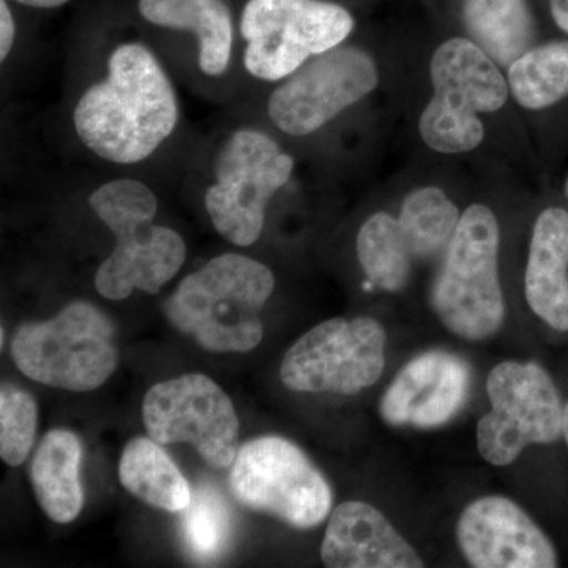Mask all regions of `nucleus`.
Here are the masks:
<instances>
[{"label":"nucleus","mask_w":568,"mask_h":568,"mask_svg":"<svg viewBox=\"0 0 568 568\" xmlns=\"http://www.w3.org/2000/svg\"><path fill=\"white\" fill-rule=\"evenodd\" d=\"M179 104L173 84L149 48H115L108 74L82 93L74 132L89 151L115 164L149 159L173 134Z\"/></svg>","instance_id":"obj_1"},{"label":"nucleus","mask_w":568,"mask_h":568,"mask_svg":"<svg viewBox=\"0 0 568 568\" xmlns=\"http://www.w3.org/2000/svg\"><path fill=\"white\" fill-rule=\"evenodd\" d=\"M386 332L372 317L325 321L290 347L280 368L284 387L355 395L376 384L386 366Z\"/></svg>","instance_id":"obj_11"},{"label":"nucleus","mask_w":568,"mask_h":568,"mask_svg":"<svg viewBox=\"0 0 568 568\" xmlns=\"http://www.w3.org/2000/svg\"><path fill=\"white\" fill-rule=\"evenodd\" d=\"M14 37H17V26H14L13 14L7 6V0H0V61L3 62L9 58Z\"/></svg>","instance_id":"obj_27"},{"label":"nucleus","mask_w":568,"mask_h":568,"mask_svg":"<svg viewBox=\"0 0 568 568\" xmlns=\"http://www.w3.org/2000/svg\"><path fill=\"white\" fill-rule=\"evenodd\" d=\"M463 14L470 37L500 65L510 67L532 44L526 0H465Z\"/></svg>","instance_id":"obj_21"},{"label":"nucleus","mask_w":568,"mask_h":568,"mask_svg":"<svg viewBox=\"0 0 568 568\" xmlns=\"http://www.w3.org/2000/svg\"><path fill=\"white\" fill-rule=\"evenodd\" d=\"M398 222L413 260H432L450 245L459 213L443 190L429 186L406 197Z\"/></svg>","instance_id":"obj_22"},{"label":"nucleus","mask_w":568,"mask_h":568,"mask_svg":"<svg viewBox=\"0 0 568 568\" xmlns=\"http://www.w3.org/2000/svg\"><path fill=\"white\" fill-rule=\"evenodd\" d=\"M162 444L152 437H134L123 448L119 480L134 497L164 511L182 514L192 503L193 491Z\"/></svg>","instance_id":"obj_20"},{"label":"nucleus","mask_w":568,"mask_h":568,"mask_svg":"<svg viewBox=\"0 0 568 568\" xmlns=\"http://www.w3.org/2000/svg\"><path fill=\"white\" fill-rule=\"evenodd\" d=\"M491 410L478 422L477 448L493 466L517 462L532 444L562 436L564 406L551 376L536 362H503L487 379Z\"/></svg>","instance_id":"obj_10"},{"label":"nucleus","mask_w":568,"mask_h":568,"mask_svg":"<svg viewBox=\"0 0 568 568\" xmlns=\"http://www.w3.org/2000/svg\"><path fill=\"white\" fill-rule=\"evenodd\" d=\"M293 170L294 160L267 134L235 132L216 156L215 183L205 193V209L219 234L234 245H253L263 233L268 201Z\"/></svg>","instance_id":"obj_8"},{"label":"nucleus","mask_w":568,"mask_h":568,"mask_svg":"<svg viewBox=\"0 0 568 568\" xmlns=\"http://www.w3.org/2000/svg\"><path fill=\"white\" fill-rule=\"evenodd\" d=\"M140 11L160 28L193 32L200 41V69L209 77L230 67L233 18L223 0H140Z\"/></svg>","instance_id":"obj_19"},{"label":"nucleus","mask_w":568,"mask_h":568,"mask_svg":"<svg viewBox=\"0 0 568 568\" xmlns=\"http://www.w3.org/2000/svg\"><path fill=\"white\" fill-rule=\"evenodd\" d=\"M566 193H567V196H568V181L566 183Z\"/></svg>","instance_id":"obj_31"},{"label":"nucleus","mask_w":568,"mask_h":568,"mask_svg":"<svg viewBox=\"0 0 568 568\" xmlns=\"http://www.w3.org/2000/svg\"><path fill=\"white\" fill-rule=\"evenodd\" d=\"M497 253L496 216L485 205H470L459 219L432 291L433 310L440 323L462 338L487 339L504 323L506 305Z\"/></svg>","instance_id":"obj_5"},{"label":"nucleus","mask_w":568,"mask_h":568,"mask_svg":"<svg viewBox=\"0 0 568 568\" xmlns=\"http://www.w3.org/2000/svg\"><path fill=\"white\" fill-rule=\"evenodd\" d=\"M526 301L534 313L555 331L568 332V213L551 207L534 226Z\"/></svg>","instance_id":"obj_17"},{"label":"nucleus","mask_w":568,"mask_h":568,"mask_svg":"<svg viewBox=\"0 0 568 568\" xmlns=\"http://www.w3.org/2000/svg\"><path fill=\"white\" fill-rule=\"evenodd\" d=\"M515 99L528 110H545L568 95V41L534 48L508 67Z\"/></svg>","instance_id":"obj_23"},{"label":"nucleus","mask_w":568,"mask_h":568,"mask_svg":"<svg viewBox=\"0 0 568 568\" xmlns=\"http://www.w3.org/2000/svg\"><path fill=\"white\" fill-rule=\"evenodd\" d=\"M459 548L477 568H552L558 555L544 530L504 496L474 500L457 526Z\"/></svg>","instance_id":"obj_14"},{"label":"nucleus","mask_w":568,"mask_h":568,"mask_svg":"<svg viewBox=\"0 0 568 568\" xmlns=\"http://www.w3.org/2000/svg\"><path fill=\"white\" fill-rule=\"evenodd\" d=\"M91 209L115 237V246L95 274V287L108 301H123L134 290L156 294L185 263L181 234L153 224L159 201L145 183L115 179L91 194Z\"/></svg>","instance_id":"obj_3"},{"label":"nucleus","mask_w":568,"mask_h":568,"mask_svg":"<svg viewBox=\"0 0 568 568\" xmlns=\"http://www.w3.org/2000/svg\"><path fill=\"white\" fill-rule=\"evenodd\" d=\"M80 437L69 429H52L43 437L31 465L33 493L54 523L69 525L84 506L80 470Z\"/></svg>","instance_id":"obj_18"},{"label":"nucleus","mask_w":568,"mask_h":568,"mask_svg":"<svg viewBox=\"0 0 568 568\" xmlns=\"http://www.w3.org/2000/svg\"><path fill=\"white\" fill-rule=\"evenodd\" d=\"M357 254L372 284L390 293L405 287L413 256L394 216L379 212L366 220L357 235Z\"/></svg>","instance_id":"obj_24"},{"label":"nucleus","mask_w":568,"mask_h":568,"mask_svg":"<svg viewBox=\"0 0 568 568\" xmlns=\"http://www.w3.org/2000/svg\"><path fill=\"white\" fill-rule=\"evenodd\" d=\"M321 559L328 568H422L416 549L377 508L349 500L332 511Z\"/></svg>","instance_id":"obj_16"},{"label":"nucleus","mask_w":568,"mask_h":568,"mask_svg":"<svg viewBox=\"0 0 568 568\" xmlns=\"http://www.w3.org/2000/svg\"><path fill=\"white\" fill-rule=\"evenodd\" d=\"M353 28L349 11L336 3L248 0L241 20L245 69L260 80H284L310 58L339 47Z\"/></svg>","instance_id":"obj_7"},{"label":"nucleus","mask_w":568,"mask_h":568,"mask_svg":"<svg viewBox=\"0 0 568 568\" xmlns=\"http://www.w3.org/2000/svg\"><path fill=\"white\" fill-rule=\"evenodd\" d=\"M11 357L36 383L95 390L118 368L115 328L97 306L73 302L51 320L22 324L11 342Z\"/></svg>","instance_id":"obj_4"},{"label":"nucleus","mask_w":568,"mask_h":568,"mask_svg":"<svg viewBox=\"0 0 568 568\" xmlns=\"http://www.w3.org/2000/svg\"><path fill=\"white\" fill-rule=\"evenodd\" d=\"M562 436H564V439H566V443L568 446V403H567V406L564 407Z\"/></svg>","instance_id":"obj_30"},{"label":"nucleus","mask_w":568,"mask_h":568,"mask_svg":"<svg viewBox=\"0 0 568 568\" xmlns=\"http://www.w3.org/2000/svg\"><path fill=\"white\" fill-rule=\"evenodd\" d=\"M39 424V407L24 388L3 384L0 390V457L11 467L31 454Z\"/></svg>","instance_id":"obj_26"},{"label":"nucleus","mask_w":568,"mask_h":568,"mask_svg":"<svg viewBox=\"0 0 568 568\" xmlns=\"http://www.w3.org/2000/svg\"><path fill=\"white\" fill-rule=\"evenodd\" d=\"M22 6L33 7V9H58L65 6L70 0H17Z\"/></svg>","instance_id":"obj_29"},{"label":"nucleus","mask_w":568,"mask_h":568,"mask_svg":"<svg viewBox=\"0 0 568 568\" xmlns=\"http://www.w3.org/2000/svg\"><path fill=\"white\" fill-rule=\"evenodd\" d=\"M142 420L156 443L190 444L219 469L237 457L241 424L233 402L201 373L155 384L142 399Z\"/></svg>","instance_id":"obj_12"},{"label":"nucleus","mask_w":568,"mask_h":568,"mask_svg":"<svg viewBox=\"0 0 568 568\" xmlns=\"http://www.w3.org/2000/svg\"><path fill=\"white\" fill-rule=\"evenodd\" d=\"M377 81L366 52L336 47L302 65L272 93L268 115L283 133L305 136L375 91Z\"/></svg>","instance_id":"obj_13"},{"label":"nucleus","mask_w":568,"mask_h":568,"mask_svg":"<svg viewBox=\"0 0 568 568\" xmlns=\"http://www.w3.org/2000/svg\"><path fill=\"white\" fill-rule=\"evenodd\" d=\"M182 536L193 558L201 562L223 555L233 536V518L215 488L203 485L193 493L192 503L182 511Z\"/></svg>","instance_id":"obj_25"},{"label":"nucleus","mask_w":568,"mask_h":568,"mask_svg":"<svg viewBox=\"0 0 568 568\" xmlns=\"http://www.w3.org/2000/svg\"><path fill=\"white\" fill-rule=\"evenodd\" d=\"M275 290L267 265L244 254L213 257L164 305L170 323L212 353H250L263 342L261 312Z\"/></svg>","instance_id":"obj_2"},{"label":"nucleus","mask_w":568,"mask_h":568,"mask_svg":"<svg viewBox=\"0 0 568 568\" xmlns=\"http://www.w3.org/2000/svg\"><path fill=\"white\" fill-rule=\"evenodd\" d=\"M435 97L420 118V136L433 151L469 152L484 140L478 112L500 110L508 85L503 73L477 43L452 39L433 55Z\"/></svg>","instance_id":"obj_6"},{"label":"nucleus","mask_w":568,"mask_h":568,"mask_svg":"<svg viewBox=\"0 0 568 568\" xmlns=\"http://www.w3.org/2000/svg\"><path fill=\"white\" fill-rule=\"evenodd\" d=\"M469 387V365L462 357L428 351L396 375L381 399V416L388 425L436 428L463 409Z\"/></svg>","instance_id":"obj_15"},{"label":"nucleus","mask_w":568,"mask_h":568,"mask_svg":"<svg viewBox=\"0 0 568 568\" xmlns=\"http://www.w3.org/2000/svg\"><path fill=\"white\" fill-rule=\"evenodd\" d=\"M230 487L245 507L301 529L321 525L334 500L321 470L301 448L278 436L257 437L239 448Z\"/></svg>","instance_id":"obj_9"},{"label":"nucleus","mask_w":568,"mask_h":568,"mask_svg":"<svg viewBox=\"0 0 568 568\" xmlns=\"http://www.w3.org/2000/svg\"><path fill=\"white\" fill-rule=\"evenodd\" d=\"M549 10L559 29L568 33V0H549Z\"/></svg>","instance_id":"obj_28"}]
</instances>
